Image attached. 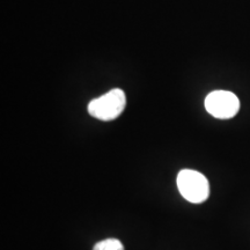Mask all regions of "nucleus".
I'll use <instances>...</instances> for the list:
<instances>
[{
  "mask_svg": "<svg viewBox=\"0 0 250 250\" xmlns=\"http://www.w3.org/2000/svg\"><path fill=\"white\" fill-rule=\"evenodd\" d=\"M126 107V96L120 88H114L89 102L88 112L94 118L107 122L114 121L120 116Z\"/></svg>",
  "mask_w": 250,
  "mask_h": 250,
  "instance_id": "obj_1",
  "label": "nucleus"
},
{
  "mask_svg": "<svg viewBox=\"0 0 250 250\" xmlns=\"http://www.w3.org/2000/svg\"><path fill=\"white\" fill-rule=\"evenodd\" d=\"M176 183L183 198L193 204H201L210 196V183L204 175L197 170H181Z\"/></svg>",
  "mask_w": 250,
  "mask_h": 250,
  "instance_id": "obj_2",
  "label": "nucleus"
},
{
  "mask_svg": "<svg viewBox=\"0 0 250 250\" xmlns=\"http://www.w3.org/2000/svg\"><path fill=\"white\" fill-rule=\"evenodd\" d=\"M205 109L208 114L219 120L233 118L240 110L237 96L228 90H214L205 99Z\"/></svg>",
  "mask_w": 250,
  "mask_h": 250,
  "instance_id": "obj_3",
  "label": "nucleus"
},
{
  "mask_svg": "<svg viewBox=\"0 0 250 250\" xmlns=\"http://www.w3.org/2000/svg\"><path fill=\"white\" fill-rule=\"evenodd\" d=\"M93 250H125L123 243L117 239L102 240L93 247Z\"/></svg>",
  "mask_w": 250,
  "mask_h": 250,
  "instance_id": "obj_4",
  "label": "nucleus"
}]
</instances>
